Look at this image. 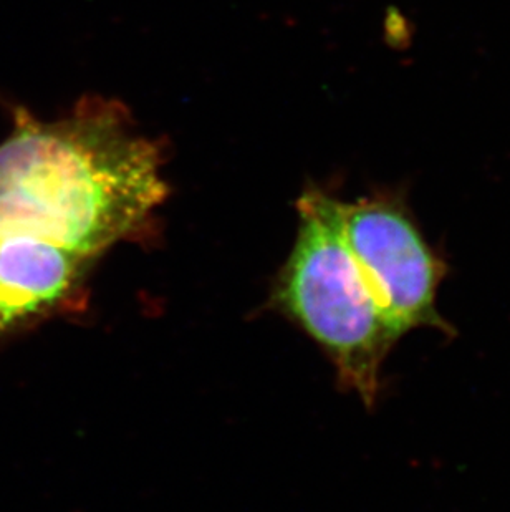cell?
Listing matches in <instances>:
<instances>
[{"mask_svg": "<svg viewBox=\"0 0 510 512\" xmlns=\"http://www.w3.org/2000/svg\"><path fill=\"white\" fill-rule=\"evenodd\" d=\"M88 261L35 237L0 239V334L62 302Z\"/></svg>", "mask_w": 510, "mask_h": 512, "instance_id": "277c9868", "label": "cell"}, {"mask_svg": "<svg viewBox=\"0 0 510 512\" xmlns=\"http://www.w3.org/2000/svg\"><path fill=\"white\" fill-rule=\"evenodd\" d=\"M159 168L158 148L111 108L57 123L19 113L0 145V239L35 237L93 259L161 204Z\"/></svg>", "mask_w": 510, "mask_h": 512, "instance_id": "6da1fadb", "label": "cell"}, {"mask_svg": "<svg viewBox=\"0 0 510 512\" xmlns=\"http://www.w3.org/2000/svg\"><path fill=\"white\" fill-rule=\"evenodd\" d=\"M300 228L280 274L277 299L330 355L342 382L366 406L375 403L381 365L401 339L371 294L343 234L342 201L307 193Z\"/></svg>", "mask_w": 510, "mask_h": 512, "instance_id": "7a4b0ae2", "label": "cell"}, {"mask_svg": "<svg viewBox=\"0 0 510 512\" xmlns=\"http://www.w3.org/2000/svg\"><path fill=\"white\" fill-rule=\"evenodd\" d=\"M343 234L371 294L396 334L446 330L436 309L443 266L400 204L390 199L342 203Z\"/></svg>", "mask_w": 510, "mask_h": 512, "instance_id": "3957f363", "label": "cell"}]
</instances>
